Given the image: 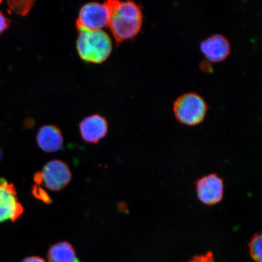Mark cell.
I'll use <instances>...</instances> for the list:
<instances>
[{"instance_id": "1", "label": "cell", "mask_w": 262, "mask_h": 262, "mask_svg": "<svg viewBox=\"0 0 262 262\" xmlns=\"http://www.w3.org/2000/svg\"><path fill=\"white\" fill-rule=\"evenodd\" d=\"M111 12L110 28L117 46L135 38L142 30L143 15L142 8L134 2H106Z\"/></svg>"}, {"instance_id": "2", "label": "cell", "mask_w": 262, "mask_h": 262, "mask_svg": "<svg viewBox=\"0 0 262 262\" xmlns=\"http://www.w3.org/2000/svg\"><path fill=\"white\" fill-rule=\"evenodd\" d=\"M77 41L78 55L82 60L100 64L106 61L113 51V42L105 31L101 30L78 31Z\"/></svg>"}, {"instance_id": "3", "label": "cell", "mask_w": 262, "mask_h": 262, "mask_svg": "<svg viewBox=\"0 0 262 262\" xmlns=\"http://www.w3.org/2000/svg\"><path fill=\"white\" fill-rule=\"evenodd\" d=\"M208 110L205 98L196 93L183 94L173 103V112L177 120L189 126L204 122Z\"/></svg>"}, {"instance_id": "4", "label": "cell", "mask_w": 262, "mask_h": 262, "mask_svg": "<svg viewBox=\"0 0 262 262\" xmlns=\"http://www.w3.org/2000/svg\"><path fill=\"white\" fill-rule=\"evenodd\" d=\"M110 15V10L106 2L104 4L88 3L80 9L76 21L77 31L101 30L109 24Z\"/></svg>"}, {"instance_id": "5", "label": "cell", "mask_w": 262, "mask_h": 262, "mask_svg": "<svg viewBox=\"0 0 262 262\" xmlns=\"http://www.w3.org/2000/svg\"><path fill=\"white\" fill-rule=\"evenodd\" d=\"M71 180V172L65 163L54 160L44 166L41 172L35 177V181L43 183L51 191H58L63 189Z\"/></svg>"}, {"instance_id": "6", "label": "cell", "mask_w": 262, "mask_h": 262, "mask_svg": "<svg viewBox=\"0 0 262 262\" xmlns=\"http://www.w3.org/2000/svg\"><path fill=\"white\" fill-rule=\"evenodd\" d=\"M23 212L24 208L18 201L14 186L0 179V223L15 222Z\"/></svg>"}, {"instance_id": "7", "label": "cell", "mask_w": 262, "mask_h": 262, "mask_svg": "<svg viewBox=\"0 0 262 262\" xmlns=\"http://www.w3.org/2000/svg\"><path fill=\"white\" fill-rule=\"evenodd\" d=\"M196 191L199 199L203 204L214 205L219 204L224 196V182L217 175L212 173L198 180Z\"/></svg>"}, {"instance_id": "8", "label": "cell", "mask_w": 262, "mask_h": 262, "mask_svg": "<svg viewBox=\"0 0 262 262\" xmlns=\"http://www.w3.org/2000/svg\"><path fill=\"white\" fill-rule=\"evenodd\" d=\"M200 49L206 60L217 63L228 57L231 48L227 37L221 34H215L203 40L200 45Z\"/></svg>"}, {"instance_id": "9", "label": "cell", "mask_w": 262, "mask_h": 262, "mask_svg": "<svg viewBox=\"0 0 262 262\" xmlns=\"http://www.w3.org/2000/svg\"><path fill=\"white\" fill-rule=\"evenodd\" d=\"M79 126L82 138L88 143H98L106 136L108 130L106 119L98 114L84 118Z\"/></svg>"}, {"instance_id": "10", "label": "cell", "mask_w": 262, "mask_h": 262, "mask_svg": "<svg viewBox=\"0 0 262 262\" xmlns=\"http://www.w3.org/2000/svg\"><path fill=\"white\" fill-rule=\"evenodd\" d=\"M37 140L40 148L48 152L58 151L63 145L60 129L53 125L41 127L38 131Z\"/></svg>"}, {"instance_id": "11", "label": "cell", "mask_w": 262, "mask_h": 262, "mask_svg": "<svg viewBox=\"0 0 262 262\" xmlns=\"http://www.w3.org/2000/svg\"><path fill=\"white\" fill-rule=\"evenodd\" d=\"M49 262H81L77 257L75 249L68 242H60L49 249Z\"/></svg>"}, {"instance_id": "12", "label": "cell", "mask_w": 262, "mask_h": 262, "mask_svg": "<svg viewBox=\"0 0 262 262\" xmlns=\"http://www.w3.org/2000/svg\"><path fill=\"white\" fill-rule=\"evenodd\" d=\"M261 232H258L254 235L249 244L251 256L255 262H261Z\"/></svg>"}, {"instance_id": "13", "label": "cell", "mask_w": 262, "mask_h": 262, "mask_svg": "<svg viewBox=\"0 0 262 262\" xmlns=\"http://www.w3.org/2000/svg\"><path fill=\"white\" fill-rule=\"evenodd\" d=\"M26 3L27 2H19V4H20V6H19L18 2H9V6H11V8L14 11L23 15L26 14L32 6V5H31V3H33L32 2H28L27 4L25 5Z\"/></svg>"}, {"instance_id": "14", "label": "cell", "mask_w": 262, "mask_h": 262, "mask_svg": "<svg viewBox=\"0 0 262 262\" xmlns=\"http://www.w3.org/2000/svg\"><path fill=\"white\" fill-rule=\"evenodd\" d=\"M188 262H215L214 255L212 252L209 251L205 255H199L193 258V259Z\"/></svg>"}, {"instance_id": "15", "label": "cell", "mask_w": 262, "mask_h": 262, "mask_svg": "<svg viewBox=\"0 0 262 262\" xmlns=\"http://www.w3.org/2000/svg\"><path fill=\"white\" fill-rule=\"evenodd\" d=\"M9 19L2 12H0V34L9 28Z\"/></svg>"}, {"instance_id": "16", "label": "cell", "mask_w": 262, "mask_h": 262, "mask_svg": "<svg viewBox=\"0 0 262 262\" xmlns=\"http://www.w3.org/2000/svg\"><path fill=\"white\" fill-rule=\"evenodd\" d=\"M22 262H46L44 259L39 257H30L25 258Z\"/></svg>"}, {"instance_id": "17", "label": "cell", "mask_w": 262, "mask_h": 262, "mask_svg": "<svg viewBox=\"0 0 262 262\" xmlns=\"http://www.w3.org/2000/svg\"><path fill=\"white\" fill-rule=\"evenodd\" d=\"M1 157H2V152H1V151H0V158H1Z\"/></svg>"}]
</instances>
